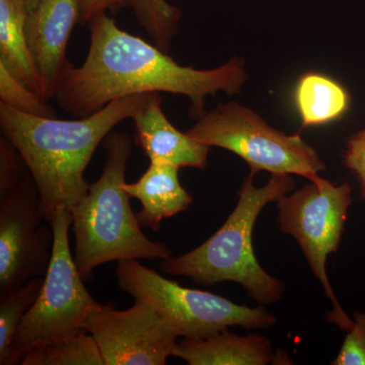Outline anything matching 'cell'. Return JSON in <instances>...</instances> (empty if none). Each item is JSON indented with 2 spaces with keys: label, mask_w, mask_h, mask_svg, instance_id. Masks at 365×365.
<instances>
[{
  "label": "cell",
  "mask_w": 365,
  "mask_h": 365,
  "mask_svg": "<svg viewBox=\"0 0 365 365\" xmlns=\"http://www.w3.org/2000/svg\"><path fill=\"white\" fill-rule=\"evenodd\" d=\"M91 44L85 62L71 66L60 81L54 100L72 116H91L118 98L139 93L186 96L189 115L205 114L207 96L241 93L248 79L244 60L232 58L212 69L178 64L168 53L125 32L107 13L90 21Z\"/></svg>",
  "instance_id": "cell-1"
},
{
  "label": "cell",
  "mask_w": 365,
  "mask_h": 365,
  "mask_svg": "<svg viewBox=\"0 0 365 365\" xmlns=\"http://www.w3.org/2000/svg\"><path fill=\"white\" fill-rule=\"evenodd\" d=\"M41 220L39 190L30 175L13 194L0 199V297L47 273L53 230Z\"/></svg>",
  "instance_id": "cell-10"
},
{
  "label": "cell",
  "mask_w": 365,
  "mask_h": 365,
  "mask_svg": "<svg viewBox=\"0 0 365 365\" xmlns=\"http://www.w3.org/2000/svg\"><path fill=\"white\" fill-rule=\"evenodd\" d=\"M0 103L34 116L57 118L52 106L30 90L0 61Z\"/></svg>",
  "instance_id": "cell-20"
},
{
  "label": "cell",
  "mask_w": 365,
  "mask_h": 365,
  "mask_svg": "<svg viewBox=\"0 0 365 365\" xmlns=\"http://www.w3.org/2000/svg\"><path fill=\"white\" fill-rule=\"evenodd\" d=\"M267 338L260 335L239 336L223 330L204 339L178 343L174 356L189 365H267L279 361Z\"/></svg>",
  "instance_id": "cell-14"
},
{
  "label": "cell",
  "mask_w": 365,
  "mask_h": 365,
  "mask_svg": "<svg viewBox=\"0 0 365 365\" xmlns=\"http://www.w3.org/2000/svg\"><path fill=\"white\" fill-rule=\"evenodd\" d=\"M81 0H40L26 21V36L39 72L44 100H54L60 81L73 64L66 50L72 30L81 21Z\"/></svg>",
  "instance_id": "cell-11"
},
{
  "label": "cell",
  "mask_w": 365,
  "mask_h": 365,
  "mask_svg": "<svg viewBox=\"0 0 365 365\" xmlns=\"http://www.w3.org/2000/svg\"><path fill=\"white\" fill-rule=\"evenodd\" d=\"M294 98L302 127L336 121L349 109L350 98L344 86L316 72L304 74L299 78Z\"/></svg>",
  "instance_id": "cell-16"
},
{
  "label": "cell",
  "mask_w": 365,
  "mask_h": 365,
  "mask_svg": "<svg viewBox=\"0 0 365 365\" xmlns=\"http://www.w3.org/2000/svg\"><path fill=\"white\" fill-rule=\"evenodd\" d=\"M121 4L122 7H128L133 11L153 44L169 53L172 41L179 31L182 9L167 0H121Z\"/></svg>",
  "instance_id": "cell-18"
},
{
  "label": "cell",
  "mask_w": 365,
  "mask_h": 365,
  "mask_svg": "<svg viewBox=\"0 0 365 365\" xmlns=\"http://www.w3.org/2000/svg\"><path fill=\"white\" fill-rule=\"evenodd\" d=\"M21 365H105L100 348L86 331L48 341L26 353Z\"/></svg>",
  "instance_id": "cell-17"
},
{
  "label": "cell",
  "mask_w": 365,
  "mask_h": 365,
  "mask_svg": "<svg viewBox=\"0 0 365 365\" xmlns=\"http://www.w3.org/2000/svg\"><path fill=\"white\" fill-rule=\"evenodd\" d=\"M43 283L44 277L32 278L16 292L0 297V364L9 365L19 327L37 299Z\"/></svg>",
  "instance_id": "cell-19"
},
{
  "label": "cell",
  "mask_w": 365,
  "mask_h": 365,
  "mask_svg": "<svg viewBox=\"0 0 365 365\" xmlns=\"http://www.w3.org/2000/svg\"><path fill=\"white\" fill-rule=\"evenodd\" d=\"M121 7V0H81V21L90 23L97 14H116Z\"/></svg>",
  "instance_id": "cell-24"
},
{
  "label": "cell",
  "mask_w": 365,
  "mask_h": 365,
  "mask_svg": "<svg viewBox=\"0 0 365 365\" xmlns=\"http://www.w3.org/2000/svg\"><path fill=\"white\" fill-rule=\"evenodd\" d=\"M199 143L232 151L248 163L252 174L299 175L319 179L326 165L299 134L287 135L250 108L237 102L220 104L187 131Z\"/></svg>",
  "instance_id": "cell-6"
},
{
  "label": "cell",
  "mask_w": 365,
  "mask_h": 365,
  "mask_svg": "<svg viewBox=\"0 0 365 365\" xmlns=\"http://www.w3.org/2000/svg\"><path fill=\"white\" fill-rule=\"evenodd\" d=\"M346 168L354 173L365 200V129L353 135L347 143L344 155Z\"/></svg>",
  "instance_id": "cell-23"
},
{
  "label": "cell",
  "mask_w": 365,
  "mask_h": 365,
  "mask_svg": "<svg viewBox=\"0 0 365 365\" xmlns=\"http://www.w3.org/2000/svg\"><path fill=\"white\" fill-rule=\"evenodd\" d=\"M352 321L332 365H365V313L355 312Z\"/></svg>",
  "instance_id": "cell-22"
},
{
  "label": "cell",
  "mask_w": 365,
  "mask_h": 365,
  "mask_svg": "<svg viewBox=\"0 0 365 365\" xmlns=\"http://www.w3.org/2000/svg\"><path fill=\"white\" fill-rule=\"evenodd\" d=\"M40 0H26V6H28V11H33L37 4H39Z\"/></svg>",
  "instance_id": "cell-25"
},
{
  "label": "cell",
  "mask_w": 365,
  "mask_h": 365,
  "mask_svg": "<svg viewBox=\"0 0 365 365\" xmlns=\"http://www.w3.org/2000/svg\"><path fill=\"white\" fill-rule=\"evenodd\" d=\"M72 222L71 211L59 210L50 222L53 246L49 267L37 299L19 327L9 365L21 364L35 346L85 331L86 319L101 304L86 289L71 253Z\"/></svg>",
  "instance_id": "cell-7"
},
{
  "label": "cell",
  "mask_w": 365,
  "mask_h": 365,
  "mask_svg": "<svg viewBox=\"0 0 365 365\" xmlns=\"http://www.w3.org/2000/svg\"><path fill=\"white\" fill-rule=\"evenodd\" d=\"M28 13L26 0H0V61L44 100L42 81L26 41Z\"/></svg>",
  "instance_id": "cell-15"
},
{
  "label": "cell",
  "mask_w": 365,
  "mask_h": 365,
  "mask_svg": "<svg viewBox=\"0 0 365 365\" xmlns=\"http://www.w3.org/2000/svg\"><path fill=\"white\" fill-rule=\"evenodd\" d=\"M150 93L113 101L91 116L78 120L34 116L0 103L2 135L19 151L40 195L46 222L68 210L88 193L85 172L98 146L120 122L132 119Z\"/></svg>",
  "instance_id": "cell-2"
},
{
  "label": "cell",
  "mask_w": 365,
  "mask_h": 365,
  "mask_svg": "<svg viewBox=\"0 0 365 365\" xmlns=\"http://www.w3.org/2000/svg\"><path fill=\"white\" fill-rule=\"evenodd\" d=\"M179 170L170 163L150 162L138 181L125 182L130 198L141 204L136 216L143 227L158 232L163 220L187 210L193 203V197L180 182Z\"/></svg>",
  "instance_id": "cell-13"
},
{
  "label": "cell",
  "mask_w": 365,
  "mask_h": 365,
  "mask_svg": "<svg viewBox=\"0 0 365 365\" xmlns=\"http://www.w3.org/2000/svg\"><path fill=\"white\" fill-rule=\"evenodd\" d=\"M107 158L100 178L71 209L74 260L85 281L98 266L123 260H165L172 251L165 242L151 241L143 232L130 196L124 188L132 155L130 136L113 130L106 137Z\"/></svg>",
  "instance_id": "cell-3"
},
{
  "label": "cell",
  "mask_w": 365,
  "mask_h": 365,
  "mask_svg": "<svg viewBox=\"0 0 365 365\" xmlns=\"http://www.w3.org/2000/svg\"><path fill=\"white\" fill-rule=\"evenodd\" d=\"M120 311L112 304L93 309L85 331L96 340L105 365H165L179 335L150 304L134 299Z\"/></svg>",
  "instance_id": "cell-9"
},
{
  "label": "cell",
  "mask_w": 365,
  "mask_h": 365,
  "mask_svg": "<svg viewBox=\"0 0 365 365\" xmlns=\"http://www.w3.org/2000/svg\"><path fill=\"white\" fill-rule=\"evenodd\" d=\"M254 176L250 173L242 182L237 205L222 227L188 253L162 260V272L185 276L202 285L232 281L261 304L279 302L284 283L261 267L252 239L261 211L268 203L290 193L294 181L290 175H272L265 186L257 188Z\"/></svg>",
  "instance_id": "cell-4"
},
{
  "label": "cell",
  "mask_w": 365,
  "mask_h": 365,
  "mask_svg": "<svg viewBox=\"0 0 365 365\" xmlns=\"http://www.w3.org/2000/svg\"><path fill=\"white\" fill-rule=\"evenodd\" d=\"M116 277L123 292L153 307L179 337L204 339L232 326L269 329L277 321L262 304L241 306L220 295L182 287L138 260L118 262Z\"/></svg>",
  "instance_id": "cell-5"
},
{
  "label": "cell",
  "mask_w": 365,
  "mask_h": 365,
  "mask_svg": "<svg viewBox=\"0 0 365 365\" xmlns=\"http://www.w3.org/2000/svg\"><path fill=\"white\" fill-rule=\"evenodd\" d=\"M30 170L19 151L6 136L0 138V199L13 194L23 184Z\"/></svg>",
  "instance_id": "cell-21"
},
{
  "label": "cell",
  "mask_w": 365,
  "mask_h": 365,
  "mask_svg": "<svg viewBox=\"0 0 365 365\" xmlns=\"http://www.w3.org/2000/svg\"><path fill=\"white\" fill-rule=\"evenodd\" d=\"M136 139L150 162L170 163L179 168L204 169L208 163L210 146L199 143L174 126L162 108L158 93H150L148 102L132 118Z\"/></svg>",
  "instance_id": "cell-12"
},
{
  "label": "cell",
  "mask_w": 365,
  "mask_h": 365,
  "mask_svg": "<svg viewBox=\"0 0 365 365\" xmlns=\"http://www.w3.org/2000/svg\"><path fill=\"white\" fill-rule=\"evenodd\" d=\"M278 223L281 232L292 235L333 309L327 314V321L348 331L353 321L341 307L327 275V259L339 249L341 237L351 205V187L348 182L334 185L319 177L316 181L292 193L285 194L277 201Z\"/></svg>",
  "instance_id": "cell-8"
}]
</instances>
